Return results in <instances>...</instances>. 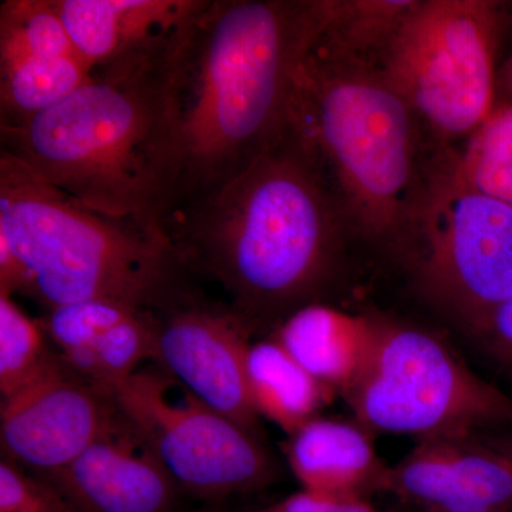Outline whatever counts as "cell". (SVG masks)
Listing matches in <instances>:
<instances>
[{
    "mask_svg": "<svg viewBox=\"0 0 512 512\" xmlns=\"http://www.w3.org/2000/svg\"><path fill=\"white\" fill-rule=\"evenodd\" d=\"M114 403L184 494L207 504L262 490L278 474L256 434L158 366L141 367L117 390Z\"/></svg>",
    "mask_w": 512,
    "mask_h": 512,
    "instance_id": "ba28073f",
    "label": "cell"
},
{
    "mask_svg": "<svg viewBox=\"0 0 512 512\" xmlns=\"http://www.w3.org/2000/svg\"><path fill=\"white\" fill-rule=\"evenodd\" d=\"M286 456L303 490L318 494L363 497L384 490L390 470L360 424L320 417L292 434Z\"/></svg>",
    "mask_w": 512,
    "mask_h": 512,
    "instance_id": "e0dca14e",
    "label": "cell"
},
{
    "mask_svg": "<svg viewBox=\"0 0 512 512\" xmlns=\"http://www.w3.org/2000/svg\"><path fill=\"white\" fill-rule=\"evenodd\" d=\"M414 0H329L312 50L338 62L380 70Z\"/></svg>",
    "mask_w": 512,
    "mask_h": 512,
    "instance_id": "d6986e66",
    "label": "cell"
},
{
    "mask_svg": "<svg viewBox=\"0 0 512 512\" xmlns=\"http://www.w3.org/2000/svg\"><path fill=\"white\" fill-rule=\"evenodd\" d=\"M40 323L64 366L113 399L146 360H156L157 311L96 299L57 306Z\"/></svg>",
    "mask_w": 512,
    "mask_h": 512,
    "instance_id": "4fadbf2b",
    "label": "cell"
},
{
    "mask_svg": "<svg viewBox=\"0 0 512 512\" xmlns=\"http://www.w3.org/2000/svg\"><path fill=\"white\" fill-rule=\"evenodd\" d=\"M504 5L414 0L380 66L444 150L473 136L495 106Z\"/></svg>",
    "mask_w": 512,
    "mask_h": 512,
    "instance_id": "8992f818",
    "label": "cell"
},
{
    "mask_svg": "<svg viewBox=\"0 0 512 512\" xmlns=\"http://www.w3.org/2000/svg\"><path fill=\"white\" fill-rule=\"evenodd\" d=\"M289 127L318 161L349 231L414 249L441 148L380 70L309 49L296 74Z\"/></svg>",
    "mask_w": 512,
    "mask_h": 512,
    "instance_id": "3957f363",
    "label": "cell"
},
{
    "mask_svg": "<svg viewBox=\"0 0 512 512\" xmlns=\"http://www.w3.org/2000/svg\"><path fill=\"white\" fill-rule=\"evenodd\" d=\"M512 103V55L498 69L495 82V106Z\"/></svg>",
    "mask_w": 512,
    "mask_h": 512,
    "instance_id": "4316f807",
    "label": "cell"
},
{
    "mask_svg": "<svg viewBox=\"0 0 512 512\" xmlns=\"http://www.w3.org/2000/svg\"><path fill=\"white\" fill-rule=\"evenodd\" d=\"M60 362L40 320L32 319L0 293V394L2 400L22 392Z\"/></svg>",
    "mask_w": 512,
    "mask_h": 512,
    "instance_id": "7402d4cb",
    "label": "cell"
},
{
    "mask_svg": "<svg viewBox=\"0 0 512 512\" xmlns=\"http://www.w3.org/2000/svg\"><path fill=\"white\" fill-rule=\"evenodd\" d=\"M74 49L96 79L168 62L208 0H53Z\"/></svg>",
    "mask_w": 512,
    "mask_h": 512,
    "instance_id": "7c38bea8",
    "label": "cell"
},
{
    "mask_svg": "<svg viewBox=\"0 0 512 512\" xmlns=\"http://www.w3.org/2000/svg\"><path fill=\"white\" fill-rule=\"evenodd\" d=\"M0 238L25 265L46 311L116 301L161 311L195 292L164 228L84 207L0 151Z\"/></svg>",
    "mask_w": 512,
    "mask_h": 512,
    "instance_id": "277c9868",
    "label": "cell"
},
{
    "mask_svg": "<svg viewBox=\"0 0 512 512\" xmlns=\"http://www.w3.org/2000/svg\"><path fill=\"white\" fill-rule=\"evenodd\" d=\"M163 67L114 79L93 77L32 119L0 128V151L90 210L161 227Z\"/></svg>",
    "mask_w": 512,
    "mask_h": 512,
    "instance_id": "5b68a950",
    "label": "cell"
},
{
    "mask_svg": "<svg viewBox=\"0 0 512 512\" xmlns=\"http://www.w3.org/2000/svg\"><path fill=\"white\" fill-rule=\"evenodd\" d=\"M0 512L82 511L55 484L3 458L0 463Z\"/></svg>",
    "mask_w": 512,
    "mask_h": 512,
    "instance_id": "cb8c5ba5",
    "label": "cell"
},
{
    "mask_svg": "<svg viewBox=\"0 0 512 512\" xmlns=\"http://www.w3.org/2000/svg\"><path fill=\"white\" fill-rule=\"evenodd\" d=\"M164 229L191 275L217 282L249 328L315 303L349 231L318 161L291 127Z\"/></svg>",
    "mask_w": 512,
    "mask_h": 512,
    "instance_id": "7a4b0ae2",
    "label": "cell"
},
{
    "mask_svg": "<svg viewBox=\"0 0 512 512\" xmlns=\"http://www.w3.org/2000/svg\"><path fill=\"white\" fill-rule=\"evenodd\" d=\"M249 326L229 306L192 292L157 311L154 363L212 409L258 436L247 377Z\"/></svg>",
    "mask_w": 512,
    "mask_h": 512,
    "instance_id": "30bf717a",
    "label": "cell"
},
{
    "mask_svg": "<svg viewBox=\"0 0 512 512\" xmlns=\"http://www.w3.org/2000/svg\"><path fill=\"white\" fill-rule=\"evenodd\" d=\"M384 490L430 512H512V457L468 436L431 437L390 468Z\"/></svg>",
    "mask_w": 512,
    "mask_h": 512,
    "instance_id": "9a60e30c",
    "label": "cell"
},
{
    "mask_svg": "<svg viewBox=\"0 0 512 512\" xmlns=\"http://www.w3.org/2000/svg\"><path fill=\"white\" fill-rule=\"evenodd\" d=\"M451 173L467 187L512 205V103L494 106L454 154Z\"/></svg>",
    "mask_w": 512,
    "mask_h": 512,
    "instance_id": "44dd1931",
    "label": "cell"
},
{
    "mask_svg": "<svg viewBox=\"0 0 512 512\" xmlns=\"http://www.w3.org/2000/svg\"><path fill=\"white\" fill-rule=\"evenodd\" d=\"M329 0H208L160 74L161 227L281 141Z\"/></svg>",
    "mask_w": 512,
    "mask_h": 512,
    "instance_id": "6da1fadb",
    "label": "cell"
},
{
    "mask_svg": "<svg viewBox=\"0 0 512 512\" xmlns=\"http://www.w3.org/2000/svg\"><path fill=\"white\" fill-rule=\"evenodd\" d=\"M25 56H79L53 0L0 6V60Z\"/></svg>",
    "mask_w": 512,
    "mask_h": 512,
    "instance_id": "603a6c76",
    "label": "cell"
},
{
    "mask_svg": "<svg viewBox=\"0 0 512 512\" xmlns=\"http://www.w3.org/2000/svg\"><path fill=\"white\" fill-rule=\"evenodd\" d=\"M256 512H379L356 495H328L302 490Z\"/></svg>",
    "mask_w": 512,
    "mask_h": 512,
    "instance_id": "d4e9b609",
    "label": "cell"
},
{
    "mask_svg": "<svg viewBox=\"0 0 512 512\" xmlns=\"http://www.w3.org/2000/svg\"><path fill=\"white\" fill-rule=\"evenodd\" d=\"M376 338V320L315 302L289 315L274 339L332 396L362 375Z\"/></svg>",
    "mask_w": 512,
    "mask_h": 512,
    "instance_id": "2e32d148",
    "label": "cell"
},
{
    "mask_svg": "<svg viewBox=\"0 0 512 512\" xmlns=\"http://www.w3.org/2000/svg\"><path fill=\"white\" fill-rule=\"evenodd\" d=\"M477 335L498 360L512 366V298L493 313Z\"/></svg>",
    "mask_w": 512,
    "mask_h": 512,
    "instance_id": "484cf974",
    "label": "cell"
},
{
    "mask_svg": "<svg viewBox=\"0 0 512 512\" xmlns=\"http://www.w3.org/2000/svg\"><path fill=\"white\" fill-rule=\"evenodd\" d=\"M218 507H220V505L207 504V505H205L204 508H201V510L192 511V512H220V510H218Z\"/></svg>",
    "mask_w": 512,
    "mask_h": 512,
    "instance_id": "83f0119b",
    "label": "cell"
},
{
    "mask_svg": "<svg viewBox=\"0 0 512 512\" xmlns=\"http://www.w3.org/2000/svg\"><path fill=\"white\" fill-rule=\"evenodd\" d=\"M247 377L256 412L289 436L318 417L330 397L274 338L249 345Z\"/></svg>",
    "mask_w": 512,
    "mask_h": 512,
    "instance_id": "ac0fdd59",
    "label": "cell"
},
{
    "mask_svg": "<svg viewBox=\"0 0 512 512\" xmlns=\"http://www.w3.org/2000/svg\"><path fill=\"white\" fill-rule=\"evenodd\" d=\"M116 416L113 397L84 383L60 360L22 392L2 400L3 456L50 480L82 456Z\"/></svg>",
    "mask_w": 512,
    "mask_h": 512,
    "instance_id": "8fae6325",
    "label": "cell"
},
{
    "mask_svg": "<svg viewBox=\"0 0 512 512\" xmlns=\"http://www.w3.org/2000/svg\"><path fill=\"white\" fill-rule=\"evenodd\" d=\"M451 163L433 185L414 249L423 291L477 333L512 298V205L460 183Z\"/></svg>",
    "mask_w": 512,
    "mask_h": 512,
    "instance_id": "9c48e42d",
    "label": "cell"
},
{
    "mask_svg": "<svg viewBox=\"0 0 512 512\" xmlns=\"http://www.w3.org/2000/svg\"><path fill=\"white\" fill-rule=\"evenodd\" d=\"M82 512H181V490L117 410L109 429L50 478Z\"/></svg>",
    "mask_w": 512,
    "mask_h": 512,
    "instance_id": "5bb4252c",
    "label": "cell"
},
{
    "mask_svg": "<svg viewBox=\"0 0 512 512\" xmlns=\"http://www.w3.org/2000/svg\"><path fill=\"white\" fill-rule=\"evenodd\" d=\"M360 426L380 433L468 436L512 421V399L474 375L430 333L376 320L362 375L345 394Z\"/></svg>",
    "mask_w": 512,
    "mask_h": 512,
    "instance_id": "52a82bcc",
    "label": "cell"
},
{
    "mask_svg": "<svg viewBox=\"0 0 512 512\" xmlns=\"http://www.w3.org/2000/svg\"><path fill=\"white\" fill-rule=\"evenodd\" d=\"M92 79L80 56L0 60V128L19 126Z\"/></svg>",
    "mask_w": 512,
    "mask_h": 512,
    "instance_id": "ffe728a7",
    "label": "cell"
}]
</instances>
